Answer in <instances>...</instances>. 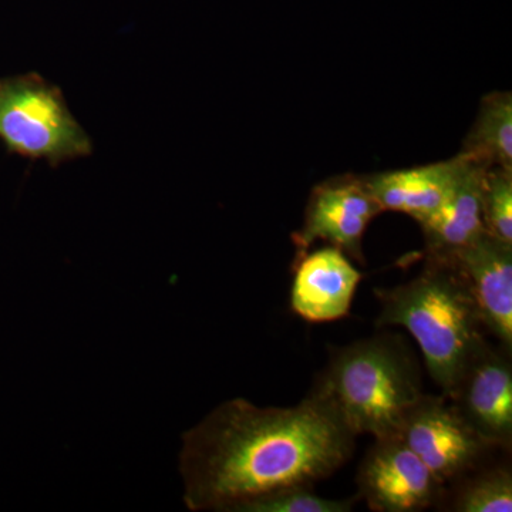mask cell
<instances>
[{"instance_id": "obj_1", "label": "cell", "mask_w": 512, "mask_h": 512, "mask_svg": "<svg viewBox=\"0 0 512 512\" xmlns=\"http://www.w3.org/2000/svg\"><path fill=\"white\" fill-rule=\"evenodd\" d=\"M355 443L312 394L292 407L228 400L183 436L184 503L191 511L238 512L282 488L315 487L348 463Z\"/></svg>"}, {"instance_id": "obj_2", "label": "cell", "mask_w": 512, "mask_h": 512, "mask_svg": "<svg viewBox=\"0 0 512 512\" xmlns=\"http://www.w3.org/2000/svg\"><path fill=\"white\" fill-rule=\"evenodd\" d=\"M355 434L399 436L423 396L419 362L403 338L380 333L335 350L311 393Z\"/></svg>"}, {"instance_id": "obj_3", "label": "cell", "mask_w": 512, "mask_h": 512, "mask_svg": "<svg viewBox=\"0 0 512 512\" xmlns=\"http://www.w3.org/2000/svg\"><path fill=\"white\" fill-rule=\"evenodd\" d=\"M377 326H402L419 343L431 379L448 394L487 345L483 320L453 262L427 259L406 284L375 289Z\"/></svg>"}, {"instance_id": "obj_4", "label": "cell", "mask_w": 512, "mask_h": 512, "mask_svg": "<svg viewBox=\"0 0 512 512\" xmlns=\"http://www.w3.org/2000/svg\"><path fill=\"white\" fill-rule=\"evenodd\" d=\"M0 141L10 154L53 167L93 153L62 92L36 73L0 79Z\"/></svg>"}, {"instance_id": "obj_5", "label": "cell", "mask_w": 512, "mask_h": 512, "mask_svg": "<svg viewBox=\"0 0 512 512\" xmlns=\"http://www.w3.org/2000/svg\"><path fill=\"white\" fill-rule=\"evenodd\" d=\"M399 437L444 485L473 473L493 450L443 393H424L407 414Z\"/></svg>"}, {"instance_id": "obj_6", "label": "cell", "mask_w": 512, "mask_h": 512, "mask_svg": "<svg viewBox=\"0 0 512 512\" xmlns=\"http://www.w3.org/2000/svg\"><path fill=\"white\" fill-rule=\"evenodd\" d=\"M382 212L363 177L342 175L316 185L302 227L292 235L296 256L323 241L363 264V237L370 222Z\"/></svg>"}, {"instance_id": "obj_7", "label": "cell", "mask_w": 512, "mask_h": 512, "mask_svg": "<svg viewBox=\"0 0 512 512\" xmlns=\"http://www.w3.org/2000/svg\"><path fill=\"white\" fill-rule=\"evenodd\" d=\"M444 485L399 436L375 439L359 470V498L376 512H419L439 503Z\"/></svg>"}, {"instance_id": "obj_8", "label": "cell", "mask_w": 512, "mask_h": 512, "mask_svg": "<svg viewBox=\"0 0 512 512\" xmlns=\"http://www.w3.org/2000/svg\"><path fill=\"white\" fill-rule=\"evenodd\" d=\"M457 412L493 448L512 444L511 352L490 343L466 367L446 394Z\"/></svg>"}, {"instance_id": "obj_9", "label": "cell", "mask_w": 512, "mask_h": 512, "mask_svg": "<svg viewBox=\"0 0 512 512\" xmlns=\"http://www.w3.org/2000/svg\"><path fill=\"white\" fill-rule=\"evenodd\" d=\"M466 279L485 330L512 350V245L484 232L453 259Z\"/></svg>"}, {"instance_id": "obj_10", "label": "cell", "mask_w": 512, "mask_h": 512, "mask_svg": "<svg viewBox=\"0 0 512 512\" xmlns=\"http://www.w3.org/2000/svg\"><path fill=\"white\" fill-rule=\"evenodd\" d=\"M362 274L339 248L325 247L296 256L291 309L312 323L349 315Z\"/></svg>"}, {"instance_id": "obj_11", "label": "cell", "mask_w": 512, "mask_h": 512, "mask_svg": "<svg viewBox=\"0 0 512 512\" xmlns=\"http://www.w3.org/2000/svg\"><path fill=\"white\" fill-rule=\"evenodd\" d=\"M468 160L470 156L460 151L451 160L363 178L383 211L402 212L421 224L439 210Z\"/></svg>"}, {"instance_id": "obj_12", "label": "cell", "mask_w": 512, "mask_h": 512, "mask_svg": "<svg viewBox=\"0 0 512 512\" xmlns=\"http://www.w3.org/2000/svg\"><path fill=\"white\" fill-rule=\"evenodd\" d=\"M487 165L470 157L463 174L439 210L420 227L427 259L451 262L484 234L481 217V180Z\"/></svg>"}, {"instance_id": "obj_13", "label": "cell", "mask_w": 512, "mask_h": 512, "mask_svg": "<svg viewBox=\"0 0 512 512\" xmlns=\"http://www.w3.org/2000/svg\"><path fill=\"white\" fill-rule=\"evenodd\" d=\"M461 151L487 167L512 170L511 92H494L484 97Z\"/></svg>"}, {"instance_id": "obj_14", "label": "cell", "mask_w": 512, "mask_h": 512, "mask_svg": "<svg viewBox=\"0 0 512 512\" xmlns=\"http://www.w3.org/2000/svg\"><path fill=\"white\" fill-rule=\"evenodd\" d=\"M451 511L511 512L512 474L510 468L495 467L468 477L458 488Z\"/></svg>"}, {"instance_id": "obj_15", "label": "cell", "mask_w": 512, "mask_h": 512, "mask_svg": "<svg viewBox=\"0 0 512 512\" xmlns=\"http://www.w3.org/2000/svg\"><path fill=\"white\" fill-rule=\"evenodd\" d=\"M484 231L512 245V170L487 167L481 180Z\"/></svg>"}, {"instance_id": "obj_16", "label": "cell", "mask_w": 512, "mask_h": 512, "mask_svg": "<svg viewBox=\"0 0 512 512\" xmlns=\"http://www.w3.org/2000/svg\"><path fill=\"white\" fill-rule=\"evenodd\" d=\"M356 500H332L316 494L313 487L298 485L249 501L238 512H350Z\"/></svg>"}]
</instances>
